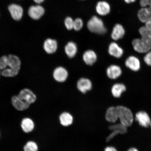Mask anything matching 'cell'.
<instances>
[{"instance_id":"d6a6232c","label":"cell","mask_w":151,"mask_h":151,"mask_svg":"<svg viewBox=\"0 0 151 151\" xmlns=\"http://www.w3.org/2000/svg\"><path fill=\"white\" fill-rule=\"evenodd\" d=\"M140 4L142 7H147L151 9V0H140Z\"/></svg>"},{"instance_id":"44dd1931","label":"cell","mask_w":151,"mask_h":151,"mask_svg":"<svg viewBox=\"0 0 151 151\" xmlns=\"http://www.w3.org/2000/svg\"><path fill=\"white\" fill-rule=\"evenodd\" d=\"M59 121L61 125L64 127H68L73 124V118L70 113L66 112H63L60 115Z\"/></svg>"},{"instance_id":"484cf974","label":"cell","mask_w":151,"mask_h":151,"mask_svg":"<svg viewBox=\"0 0 151 151\" xmlns=\"http://www.w3.org/2000/svg\"><path fill=\"white\" fill-rule=\"evenodd\" d=\"M139 32L141 36V39L151 45V31L144 26L139 28Z\"/></svg>"},{"instance_id":"5b68a950","label":"cell","mask_w":151,"mask_h":151,"mask_svg":"<svg viewBox=\"0 0 151 151\" xmlns=\"http://www.w3.org/2000/svg\"><path fill=\"white\" fill-rule=\"evenodd\" d=\"M45 13V9L41 5L38 4L30 6L28 10V14L33 19L37 20L42 17Z\"/></svg>"},{"instance_id":"ba28073f","label":"cell","mask_w":151,"mask_h":151,"mask_svg":"<svg viewBox=\"0 0 151 151\" xmlns=\"http://www.w3.org/2000/svg\"><path fill=\"white\" fill-rule=\"evenodd\" d=\"M18 96L24 101L30 104L33 103L36 101L37 97L32 92L27 88L21 91Z\"/></svg>"},{"instance_id":"4fadbf2b","label":"cell","mask_w":151,"mask_h":151,"mask_svg":"<svg viewBox=\"0 0 151 151\" xmlns=\"http://www.w3.org/2000/svg\"><path fill=\"white\" fill-rule=\"evenodd\" d=\"M77 88L80 92L83 93H86L92 88V83L89 79L81 78L77 83Z\"/></svg>"},{"instance_id":"4dcf8cb0","label":"cell","mask_w":151,"mask_h":151,"mask_svg":"<svg viewBox=\"0 0 151 151\" xmlns=\"http://www.w3.org/2000/svg\"><path fill=\"white\" fill-rule=\"evenodd\" d=\"M8 67V56H3L0 58V69L4 70Z\"/></svg>"},{"instance_id":"3957f363","label":"cell","mask_w":151,"mask_h":151,"mask_svg":"<svg viewBox=\"0 0 151 151\" xmlns=\"http://www.w3.org/2000/svg\"><path fill=\"white\" fill-rule=\"evenodd\" d=\"M109 129L112 131L106 139L107 142L110 141L118 134H123L127 131V127L120 123L113 124L109 126Z\"/></svg>"},{"instance_id":"5bb4252c","label":"cell","mask_w":151,"mask_h":151,"mask_svg":"<svg viewBox=\"0 0 151 151\" xmlns=\"http://www.w3.org/2000/svg\"><path fill=\"white\" fill-rule=\"evenodd\" d=\"M58 44L55 40L47 39L43 44V48L47 53L52 54L55 52L57 50Z\"/></svg>"},{"instance_id":"cb8c5ba5","label":"cell","mask_w":151,"mask_h":151,"mask_svg":"<svg viewBox=\"0 0 151 151\" xmlns=\"http://www.w3.org/2000/svg\"><path fill=\"white\" fill-rule=\"evenodd\" d=\"M65 52L69 58L74 57L77 51V47L76 44L73 42H69L66 45L65 48Z\"/></svg>"},{"instance_id":"9a60e30c","label":"cell","mask_w":151,"mask_h":151,"mask_svg":"<svg viewBox=\"0 0 151 151\" xmlns=\"http://www.w3.org/2000/svg\"><path fill=\"white\" fill-rule=\"evenodd\" d=\"M125 34V30L122 24H117L113 27L111 37L115 41H117L122 38Z\"/></svg>"},{"instance_id":"ab89813d","label":"cell","mask_w":151,"mask_h":151,"mask_svg":"<svg viewBox=\"0 0 151 151\" xmlns=\"http://www.w3.org/2000/svg\"><path fill=\"white\" fill-rule=\"evenodd\" d=\"M81 1H83V0H81Z\"/></svg>"},{"instance_id":"1f68e13d","label":"cell","mask_w":151,"mask_h":151,"mask_svg":"<svg viewBox=\"0 0 151 151\" xmlns=\"http://www.w3.org/2000/svg\"><path fill=\"white\" fill-rule=\"evenodd\" d=\"M146 53L144 58V61L147 65L151 66V51Z\"/></svg>"},{"instance_id":"74e56055","label":"cell","mask_w":151,"mask_h":151,"mask_svg":"<svg viewBox=\"0 0 151 151\" xmlns=\"http://www.w3.org/2000/svg\"><path fill=\"white\" fill-rule=\"evenodd\" d=\"M127 151H139L137 149L134 147H132V148H130L128 149Z\"/></svg>"},{"instance_id":"7c38bea8","label":"cell","mask_w":151,"mask_h":151,"mask_svg":"<svg viewBox=\"0 0 151 151\" xmlns=\"http://www.w3.org/2000/svg\"><path fill=\"white\" fill-rule=\"evenodd\" d=\"M125 65L128 68L134 71H138L140 68V61L136 57L133 56H130L127 58Z\"/></svg>"},{"instance_id":"4316f807","label":"cell","mask_w":151,"mask_h":151,"mask_svg":"<svg viewBox=\"0 0 151 151\" xmlns=\"http://www.w3.org/2000/svg\"><path fill=\"white\" fill-rule=\"evenodd\" d=\"M38 146L35 142L30 141L26 143L24 147V151H38Z\"/></svg>"},{"instance_id":"9c48e42d","label":"cell","mask_w":151,"mask_h":151,"mask_svg":"<svg viewBox=\"0 0 151 151\" xmlns=\"http://www.w3.org/2000/svg\"><path fill=\"white\" fill-rule=\"evenodd\" d=\"M53 75L54 79L56 81L59 82H63L67 80L68 73L65 68L60 67L54 70Z\"/></svg>"},{"instance_id":"f1b7e54d","label":"cell","mask_w":151,"mask_h":151,"mask_svg":"<svg viewBox=\"0 0 151 151\" xmlns=\"http://www.w3.org/2000/svg\"><path fill=\"white\" fill-rule=\"evenodd\" d=\"M83 26V22L80 18H77L74 20L73 29L75 31H80Z\"/></svg>"},{"instance_id":"277c9868","label":"cell","mask_w":151,"mask_h":151,"mask_svg":"<svg viewBox=\"0 0 151 151\" xmlns=\"http://www.w3.org/2000/svg\"><path fill=\"white\" fill-rule=\"evenodd\" d=\"M132 44L134 50L140 53H146L150 51L151 48V45L141 38L134 39Z\"/></svg>"},{"instance_id":"f546056e","label":"cell","mask_w":151,"mask_h":151,"mask_svg":"<svg viewBox=\"0 0 151 151\" xmlns=\"http://www.w3.org/2000/svg\"><path fill=\"white\" fill-rule=\"evenodd\" d=\"M65 25L68 30H71L73 29L74 20L70 17H67L65 20Z\"/></svg>"},{"instance_id":"e0dca14e","label":"cell","mask_w":151,"mask_h":151,"mask_svg":"<svg viewBox=\"0 0 151 151\" xmlns=\"http://www.w3.org/2000/svg\"><path fill=\"white\" fill-rule=\"evenodd\" d=\"M109 52L111 56L116 58H120L124 54L123 49L116 42H113L109 45Z\"/></svg>"},{"instance_id":"8992f818","label":"cell","mask_w":151,"mask_h":151,"mask_svg":"<svg viewBox=\"0 0 151 151\" xmlns=\"http://www.w3.org/2000/svg\"><path fill=\"white\" fill-rule=\"evenodd\" d=\"M135 119L142 127L147 128L150 126L151 120L150 116L145 111H140L137 112L135 115Z\"/></svg>"},{"instance_id":"83f0119b","label":"cell","mask_w":151,"mask_h":151,"mask_svg":"<svg viewBox=\"0 0 151 151\" xmlns=\"http://www.w3.org/2000/svg\"><path fill=\"white\" fill-rule=\"evenodd\" d=\"M19 71L11 68L3 70L1 74L3 76L5 77H13L18 74Z\"/></svg>"},{"instance_id":"52a82bcc","label":"cell","mask_w":151,"mask_h":151,"mask_svg":"<svg viewBox=\"0 0 151 151\" xmlns=\"http://www.w3.org/2000/svg\"><path fill=\"white\" fill-rule=\"evenodd\" d=\"M8 9L11 17L14 19L20 20L23 14V9L21 6L13 4L9 6Z\"/></svg>"},{"instance_id":"8d00e7d4","label":"cell","mask_w":151,"mask_h":151,"mask_svg":"<svg viewBox=\"0 0 151 151\" xmlns=\"http://www.w3.org/2000/svg\"><path fill=\"white\" fill-rule=\"evenodd\" d=\"M136 1V0H124V1L126 3L128 4H130L133 3Z\"/></svg>"},{"instance_id":"30bf717a","label":"cell","mask_w":151,"mask_h":151,"mask_svg":"<svg viewBox=\"0 0 151 151\" xmlns=\"http://www.w3.org/2000/svg\"><path fill=\"white\" fill-rule=\"evenodd\" d=\"M96 12L100 16H106L110 12V6L106 1H99L98 2L96 5Z\"/></svg>"},{"instance_id":"8fae6325","label":"cell","mask_w":151,"mask_h":151,"mask_svg":"<svg viewBox=\"0 0 151 151\" xmlns=\"http://www.w3.org/2000/svg\"><path fill=\"white\" fill-rule=\"evenodd\" d=\"M13 106L17 110L22 111L27 109L30 106V104L20 99L18 96H14L12 98Z\"/></svg>"},{"instance_id":"f35d334b","label":"cell","mask_w":151,"mask_h":151,"mask_svg":"<svg viewBox=\"0 0 151 151\" xmlns=\"http://www.w3.org/2000/svg\"><path fill=\"white\" fill-rule=\"evenodd\" d=\"M150 127H151V123H150Z\"/></svg>"},{"instance_id":"603a6c76","label":"cell","mask_w":151,"mask_h":151,"mask_svg":"<svg viewBox=\"0 0 151 151\" xmlns=\"http://www.w3.org/2000/svg\"><path fill=\"white\" fill-rule=\"evenodd\" d=\"M8 67L11 68L19 71L21 66V62L18 56L10 55L8 56Z\"/></svg>"},{"instance_id":"836d02e7","label":"cell","mask_w":151,"mask_h":151,"mask_svg":"<svg viewBox=\"0 0 151 151\" xmlns=\"http://www.w3.org/2000/svg\"><path fill=\"white\" fill-rule=\"evenodd\" d=\"M104 151H118V150L114 147L107 146L104 149Z\"/></svg>"},{"instance_id":"6da1fadb","label":"cell","mask_w":151,"mask_h":151,"mask_svg":"<svg viewBox=\"0 0 151 151\" xmlns=\"http://www.w3.org/2000/svg\"><path fill=\"white\" fill-rule=\"evenodd\" d=\"M117 109L118 119L123 125L128 127L133 124L134 117L131 111L127 107L119 106L116 107Z\"/></svg>"},{"instance_id":"7a4b0ae2","label":"cell","mask_w":151,"mask_h":151,"mask_svg":"<svg viewBox=\"0 0 151 151\" xmlns=\"http://www.w3.org/2000/svg\"><path fill=\"white\" fill-rule=\"evenodd\" d=\"M87 26L90 32L99 35H104L107 31L103 20L96 16L92 17L88 21Z\"/></svg>"},{"instance_id":"d4e9b609","label":"cell","mask_w":151,"mask_h":151,"mask_svg":"<svg viewBox=\"0 0 151 151\" xmlns=\"http://www.w3.org/2000/svg\"><path fill=\"white\" fill-rule=\"evenodd\" d=\"M126 86L123 84L116 83L113 85L111 89L112 95L115 98H119L126 90Z\"/></svg>"},{"instance_id":"2e32d148","label":"cell","mask_w":151,"mask_h":151,"mask_svg":"<svg viewBox=\"0 0 151 151\" xmlns=\"http://www.w3.org/2000/svg\"><path fill=\"white\" fill-rule=\"evenodd\" d=\"M122 71L121 68L119 66L116 65H111L106 70V74L109 78L116 79L122 75Z\"/></svg>"},{"instance_id":"7402d4cb","label":"cell","mask_w":151,"mask_h":151,"mask_svg":"<svg viewBox=\"0 0 151 151\" xmlns=\"http://www.w3.org/2000/svg\"><path fill=\"white\" fill-rule=\"evenodd\" d=\"M137 16L141 22L145 23L151 18V9L147 7H142L138 12Z\"/></svg>"},{"instance_id":"e575fe53","label":"cell","mask_w":151,"mask_h":151,"mask_svg":"<svg viewBox=\"0 0 151 151\" xmlns=\"http://www.w3.org/2000/svg\"><path fill=\"white\" fill-rule=\"evenodd\" d=\"M145 24V26L147 29L151 31V18Z\"/></svg>"},{"instance_id":"ffe728a7","label":"cell","mask_w":151,"mask_h":151,"mask_svg":"<svg viewBox=\"0 0 151 151\" xmlns=\"http://www.w3.org/2000/svg\"><path fill=\"white\" fill-rule=\"evenodd\" d=\"M83 58L86 65H92L97 61V55L94 51L88 50L84 52Z\"/></svg>"},{"instance_id":"d590c367","label":"cell","mask_w":151,"mask_h":151,"mask_svg":"<svg viewBox=\"0 0 151 151\" xmlns=\"http://www.w3.org/2000/svg\"><path fill=\"white\" fill-rule=\"evenodd\" d=\"M33 1L35 3H37V4H39L43 2L45 0H33Z\"/></svg>"},{"instance_id":"ac0fdd59","label":"cell","mask_w":151,"mask_h":151,"mask_svg":"<svg viewBox=\"0 0 151 151\" xmlns=\"http://www.w3.org/2000/svg\"><path fill=\"white\" fill-rule=\"evenodd\" d=\"M105 119L107 121L115 123L118 119L117 109L116 107H111L107 109L105 114Z\"/></svg>"},{"instance_id":"d6986e66","label":"cell","mask_w":151,"mask_h":151,"mask_svg":"<svg viewBox=\"0 0 151 151\" xmlns=\"http://www.w3.org/2000/svg\"><path fill=\"white\" fill-rule=\"evenodd\" d=\"M21 127L24 133H28L33 131L35 127V123L31 119L25 118L22 119L21 123Z\"/></svg>"}]
</instances>
